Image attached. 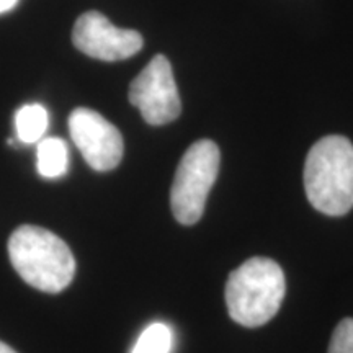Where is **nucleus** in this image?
I'll return each mask as SVG.
<instances>
[{"label": "nucleus", "mask_w": 353, "mask_h": 353, "mask_svg": "<svg viewBox=\"0 0 353 353\" xmlns=\"http://www.w3.org/2000/svg\"><path fill=\"white\" fill-rule=\"evenodd\" d=\"M8 257L21 280L44 293L68 288L76 273L69 245L48 229L23 224L8 239Z\"/></svg>", "instance_id": "1"}, {"label": "nucleus", "mask_w": 353, "mask_h": 353, "mask_svg": "<svg viewBox=\"0 0 353 353\" xmlns=\"http://www.w3.org/2000/svg\"><path fill=\"white\" fill-rule=\"evenodd\" d=\"M307 200L321 213L343 216L353 208V144L325 136L312 145L304 164Z\"/></svg>", "instance_id": "2"}, {"label": "nucleus", "mask_w": 353, "mask_h": 353, "mask_svg": "<svg viewBox=\"0 0 353 353\" xmlns=\"http://www.w3.org/2000/svg\"><path fill=\"white\" fill-rule=\"evenodd\" d=\"M285 290L280 265L265 257L249 259L229 275L224 293L229 316L244 327H260L278 312Z\"/></svg>", "instance_id": "3"}, {"label": "nucleus", "mask_w": 353, "mask_h": 353, "mask_svg": "<svg viewBox=\"0 0 353 353\" xmlns=\"http://www.w3.org/2000/svg\"><path fill=\"white\" fill-rule=\"evenodd\" d=\"M219 161L218 145L210 139L196 141L183 154L170 190L172 213L180 224L192 226L200 221L218 176Z\"/></svg>", "instance_id": "4"}, {"label": "nucleus", "mask_w": 353, "mask_h": 353, "mask_svg": "<svg viewBox=\"0 0 353 353\" xmlns=\"http://www.w3.org/2000/svg\"><path fill=\"white\" fill-rule=\"evenodd\" d=\"M130 101L139 108L144 121L162 126L179 118L182 112L172 65L165 56H154L130 85Z\"/></svg>", "instance_id": "5"}, {"label": "nucleus", "mask_w": 353, "mask_h": 353, "mask_svg": "<svg viewBox=\"0 0 353 353\" xmlns=\"http://www.w3.org/2000/svg\"><path fill=\"white\" fill-rule=\"evenodd\" d=\"M69 132L74 144L97 172H108L120 165L123 138L117 126L90 108H76L69 117Z\"/></svg>", "instance_id": "6"}, {"label": "nucleus", "mask_w": 353, "mask_h": 353, "mask_svg": "<svg viewBox=\"0 0 353 353\" xmlns=\"http://www.w3.org/2000/svg\"><path fill=\"white\" fill-rule=\"evenodd\" d=\"M72 43L83 54L100 61H123L141 51L144 39L134 30L114 26L103 13L90 10L79 17Z\"/></svg>", "instance_id": "7"}, {"label": "nucleus", "mask_w": 353, "mask_h": 353, "mask_svg": "<svg viewBox=\"0 0 353 353\" xmlns=\"http://www.w3.org/2000/svg\"><path fill=\"white\" fill-rule=\"evenodd\" d=\"M37 169L44 179L63 176L69 169V149L64 139L44 138L38 141Z\"/></svg>", "instance_id": "8"}, {"label": "nucleus", "mask_w": 353, "mask_h": 353, "mask_svg": "<svg viewBox=\"0 0 353 353\" xmlns=\"http://www.w3.org/2000/svg\"><path fill=\"white\" fill-rule=\"evenodd\" d=\"M48 123H50V117L43 105H23L15 113L17 138L23 144L38 143L43 139L44 132L48 130Z\"/></svg>", "instance_id": "9"}, {"label": "nucleus", "mask_w": 353, "mask_h": 353, "mask_svg": "<svg viewBox=\"0 0 353 353\" xmlns=\"http://www.w3.org/2000/svg\"><path fill=\"white\" fill-rule=\"evenodd\" d=\"M174 335L169 325L154 322L143 330L131 353H170Z\"/></svg>", "instance_id": "10"}, {"label": "nucleus", "mask_w": 353, "mask_h": 353, "mask_svg": "<svg viewBox=\"0 0 353 353\" xmlns=\"http://www.w3.org/2000/svg\"><path fill=\"white\" fill-rule=\"evenodd\" d=\"M327 353H353V319L345 317L335 327Z\"/></svg>", "instance_id": "11"}, {"label": "nucleus", "mask_w": 353, "mask_h": 353, "mask_svg": "<svg viewBox=\"0 0 353 353\" xmlns=\"http://www.w3.org/2000/svg\"><path fill=\"white\" fill-rule=\"evenodd\" d=\"M17 3H19V0H0V13H6L8 10H12Z\"/></svg>", "instance_id": "12"}, {"label": "nucleus", "mask_w": 353, "mask_h": 353, "mask_svg": "<svg viewBox=\"0 0 353 353\" xmlns=\"http://www.w3.org/2000/svg\"><path fill=\"white\" fill-rule=\"evenodd\" d=\"M0 353H17V352L13 350L12 347H8L7 343H3L2 341H0Z\"/></svg>", "instance_id": "13"}]
</instances>
